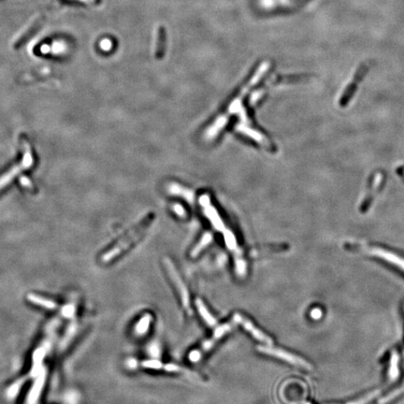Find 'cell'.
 I'll return each instance as SVG.
<instances>
[{"label":"cell","mask_w":404,"mask_h":404,"mask_svg":"<svg viewBox=\"0 0 404 404\" xmlns=\"http://www.w3.org/2000/svg\"><path fill=\"white\" fill-rule=\"evenodd\" d=\"M100 47H101L103 50H105V51H108V50L112 48V42H111L109 39H104V40L101 41V44H100Z\"/></svg>","instance_id":"cell-21"},{"label":"cell","mask_w":404,"mask_h":404,"mask_svg":"<svg viewBox=\"0 0 404 404\" xmlns=\"http://www.w3.org/2000/svg\"><path fill=\"white\" fill-rule=\"evenodd\" d=\"M22 146L23 153L21 159L0 175V191L5 188L7 185H9L13 181V179L17 177L20 173L30 168L34 164V156H33L31 145L29 144L28 141L24 140Z\"/></svg>","instance_id":"cell-3"},{"label":"cell","mask_w":404,"mask_h":404,"mask_svg":"<svg viewBox=\"0 0 404 404\" xmlns=\"http://www.w3.org/2000/svg\"><path fill=\"white\" fill-rule=\"evenodd\" d=\"M142 367L147 369H154V370H163L166 372H188L183 370L182 367L175 365V364H163L162 362L157 359H152V360H145L142 362Z\"/></svg>","instance_id":"cell-12"},{"label":"cell","mask_w":404,"mask_h":404,"mask_svg":"<svg viewBox=\"0 0 404 404\" xmlns=\"http://www.w3.org/2000/svg\"><path fill=\"white\" fill-rule=\"evenodd\" d=\"M235 264H236V271L239 276L243 277L246 274V262L243 259V253L240 249L235 251Z\"/></svg>","instance_id":"cell-19"},{"label":"cell","mask_w":404,"mask_h":404,"mask_svg":"<svg viewBox=\"0 0 404 404\" xmlns=\"http://www.w3.org/2000/svg\"><path fill=\"white\" fill-rule=\"evenodd\" d=\"M236 130H237L239 133H243L245 136H248L249 138H251L254 141H257L258 143H259L262 147H264L265 149H267L268 151H276V147L271 142V140H269L266 136H264V134H261L259 130L253 129V124L250 122V119L248 118V116L245 114V113H242V114H241L240 122L236 125Z\"/></svg>","instance_id":"cell-5"},{"label":"cell","mask_w":404,"mask_h":404,"mask_svg":"<svg viewBox=\"0 0 404 404\" xmlns=\"http://www.w3.org/2000/svg\"><path fill=\"white\" fill-rule=\"evenodd\" d=\"M398 173L402 178H404V167H399V169H398Z\"/></svg>","instance_id":"cell-24"},{"label":"cell","mask_w":404,"mask_h":404,"mask_svg":"<svg viewBox=\"0 0 404 404\" xmlns=\"http://www.w3.org/2000/svg\"><path fill=\"white\" fill-rule=\"evenodd\" d=\"M79 1L83 2V3H87V4H94V3L97 2V0H79Z\"/></svg>","instance_id":"cell-23"},{"label":"cell","mask_w":404,"mask_h":404,"mask_svg":"<svg viewBox=\"0 0 404 404\" xmlns=\"http://www.w3.org/2000/svg\"><path fill=\"white\" fill-rule=\"evenodd\" d=\"M385 182H386V176L384 173H377L373 175L369 191L365 196V198L362 200L360 207H359L361 212H366L370 209V207L372 206V201L382 190Z\"/></svg>","instance_id":"cell-9"},{"label":"cell","mask_w":404,"mask_h":404,"mask_svg":"<svg viewBox=\"0 0 404 404\" xmlns=\"http://www.w3.org/2000/svg\"><path fill=\"white\" fill-rule=\"evenodd\" d=\"M232 328H233V324L232 323L226 324V325H223L221 327L217 328L216 329V331H215V333L212 335L211 339L205 342L200 349L192 351L189 354V359H190V361L198 362V361L200 360V358L204 356L205 353H207L208 351L210 350L226 333H228L231 330Z\"/></svg>","instance_id":"cell-6"},{"label":"cell","mask_w":404,"mask_h":404,"mask_svg":"<svg viewBox=\"0 0 404 404\" xmlns=\"http://www.w3.org/2000/svg\"><path fill=\"white\" fill-rule=\"evenodd\" d=\"M27 299H28L29 302H32L34 304L42 306V307L49 309V310H54V309L57 308V305L54 302H51V301H48V300H44L42 297L36 296L34 294H29L27 296Z\"/></svg>","instance_id":"cell-17"},{"label":"cell","mask_w":404,"mask_h":404,"mask_svg":"<svg viewBox=\"0 0 404 404\" xmlns=\"http://www.w3.org/2000/svg\"><path fill=\"white\" fill-rule=\"evenodd\" d=\"M157 37L158 38H157L156 56L157 58H162L165 54V50H166V31L163 27L159 28Z\"/></svg>","instance_id":"cell-16"},{"label":"cell","mask_w":404,"mask_h":404,"mask_svg":"<svg viewBox=\"0 0 404 404\" xmlns=\"http://www.w3.org/2000/svg\"><path fill=\"white\" fill-rule=\"evenodd\" d=\"M196 305H197L200 316L204 319L205 322L208 324L210 327H215L217 323L216 318L210 314V312L208 311V309L205 306L204 303L200 299H198L196 301Z\"/></svg>","instance_id":"cell-13"},{"label":"cell","mask_w":404,"mask_h":404,"mask_svg":"<svg viewBox=\"0 0 404 404\" xmlns=\"http://www.w3.org/2000/svg\"><path fill=\"white\" fill-rule=\"evenodd\" d=\"M307 404H310V403H307Z\"/></svg>","instance_id":"cell-25"},{"label":"cell","mask_w":404,"mask_h":404,"mask_svg":"<svg viewBox=\"0 0 404 404\" xmlns=\"http://www.w3.org/2000/svg\"><path fill=\"white\" fill-rule=\"evenodd\" d=\"M381 392H382L381 389H377V390H374L371 393L367 394L365 396H363L360 399H357L356 400H353V401H349V402L345 404H368L369 402H371L372 399H375Z\"/></svg>","instance_id":"cell-20"},{"label":"cell","mask_w":404,"mask_h":404,"mask_svg":"<svg viewBox=\"0 0 404 404\" xmlns=\"http://www.w3.org/2000/svg\"><path fill=\"white\" fill-rule=\"evenodd\" d=\"M211 241H212V235L210 234V233H205L202 239L200 240V243H198V244L195 246L194 249L192 250V252H191V257H192V258H196L205 247H207V246L211 243Z\"/></svg>","instance_id":"cell-18"},{"label":"cell","mask_w":404,"mask_h":404,"mask_svg":"<svg viewBox=\"0 0 404 404\" xmlns=\"http://www.w3.org/2000/svg\"><path fill=\"white\" fill-rule=\"evenodd\" d=\"M269 69H270V62L269 61H264L259 66L256 72L251 76V78L248 80V81H246V83L243 86L241 90L238 92L237 95H235V97H233L231 101L227 104L224 113L220 114L215 120V122L206 130L205 138L207 140H212L216 138V136H218L220 131L226 126V124L229 121V118L232 114L237 113L238 110L242 107V103H243L245 95L252 87H254L259 82V80L268 72Z\"/></svg>","instance_id":"cell-1"},{"label":"cell","mask_w":404,"mask_h":404,"mask_svg":"<svg viewBox=\"0 0 404 404\" xmlns=\"http://www.w3.org/2000/svg\"><path fill=\"white\" fill-rule=\"evenodd\" d=\"M154 219H155V215L152 212L148 214L137 226L133 227L126 235H124L118 243L114 244L113 248H111L106 253H103L101 256V261L103 263H109L110 261H112L120 256V253L127 250L133 243H136L144 234L147 228L151 226Z\"/></svg>","instance_id":"cell-2"},{"label":"cell","mask_w":404,"mask_h":404,"mask_svg":"<svg viewBox=\"0 0 404 404\" xmlns=\"http://www.w3.org/2000/svg\"><path fill=\"white\" fill-rule=\"evenodd\" d=\"M368 70H369V67L366 65H363L361 66L358 70L356 71V74L354 76L353 81H351L350 83L346 87L345 92L343 93L342 97L339 98V104L341 107H346L347 104L350 102L351 99L353 98V96L356 93L358 84L363 80V78H364V76L368 72Z\"/></svg>","instance_id":"cell-10"},{"label":"cell","mask_w":404,"mask_h":404,"mask_svg":"<svg viewBox=\"0 0 404 404\" xmlns=\"http://www.w3.org/2000/svg\"><path fill=\"white\" fill-rule=\"evenodd\" d=\"M258 350L260 353L278 357L282 360L291 363L293 365L302 367V368L307 369V370H312L311 364L308 363L307 361L304 360L302 357H299V356H295L293 354H290V353H288L286 351L282 350V349H279V348H274V347H271V346H259Z\"/></svg>","instance_id":"cell-8"},{"label":"cell","mask_w":404,"mask_h":404,"mask_svg":"<svg viewBox=\"0 0 404 404\" xmlns=\"http://www.w3.org/2000/svg\"><path fill=\"white\" fill-rule=\"evenodd\" d=\"M152 321V315L150 313H146L142 317L140 318V321L136 325L135 332L139 336H143L148 331L150 324Z\"/></svg>","instance_id":"cell-14"},{"label":"cell","mask_w":404,"mask_h":404,"mask_svg":"<svg viewBox=\"0 0 404 404\" xmlns=\"http://www.w3.org/2000/svg\"><path fill=\"white\" fill-rule=\"evenodd\" d=\"M399 355L396 351H394L391 355V359H390V367H389V372H388V376H389V380L390 382L395 381L398 376H399Z\"/></svg>","instance_id":"cell-15"},{"label":"cell","mask_w":404,"mask_h":404,"mask_svg":"<svg viewBox=\"0 0 404 404\" xmlns=\"http://www.w3.org/2000/svg\"><path fill=\"white\" fill-rule=\"evenodd\" d=\"M233 318H234V322L241 324L245 330H247L248 332L252 335L254 339H258L259 342H262L269 346L273 345V342H272V339H270V337L263 333L262 331H260L257 327L253 326V323L250 320L243 317L241 313H235Z\"/></svg>","instance_id":"cell-11"},{"label":"cell","mask_w":404,"mask_h":404,"mask_svg":"<svg viewBox=\"0 0 404 404\" xmlns=\"http://www.w3.org/2000/svg\"><path fill=\"white\" fill-rule=\"evenodd\" d=\"M164 265L166 266L167 273L169 275L172 281L175 284V286H176V288L178 290L179 295L181 296V300H182V302H183V307L185 308L186 311L191 312L188 289L186 288V286L184 285L182 278L180 277L178 271H177V269H176L175 266L173 264V261L171 259L166 258V259H164Z\"/></svg>","instance_id":"cell-7"},{"label":"cell","mask_w":404,"mask_h":404,"mask_svg":"<svg viewBox=\"0 0 404 404\" xmlns=\"http://www.w3.org/2000/svg\"><path fill=\"white\" fill-rule=\"evenodd\" d=\"M347 249L351 250H358L363 253H368L372 257L378 259H382L389 264L398 267L399 269L404 271V259L399 257V254L393 253L385 248L378 247V246H370L366 244L356 243H347L345 244Z\"/></svg>","instance_id":"cell-4"},{"label":"cell","mask_w":404,"mask_h":404,"mask_svg":"<svg viewBox=\"0 0 404 404\" xmlns=\"http://www.w3.org/2000/svg\"><path fill=\"white\" fill-rule=\"evenodd\" d=\"M311 316L314 318V319H318V318H320L322 316V312H321L319 309H314V310L312 311V313H311Z\"/></svg>","instance_id":"cell-22"}]
</instances>
